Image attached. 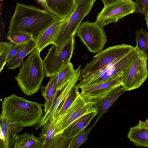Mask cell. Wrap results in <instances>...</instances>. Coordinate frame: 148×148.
I'll return each instance as SVG.
<instances>
[{"label": "cell", "instance_id": "cell-23", "mask_svg": "<svg viewBox=\"0 0 148 148\" xmlns=\"http://www.w3.org/2000/svg\"><path fill=\"white\" fill-rule=\"evenodd\" d=\"M79 88L78 84H76L73 87L69 95L61 105L57 111L55 117L56 118L55 123L60 119L70 106L76 97L79 93L78 91Z\"/></svg>", "mask_w": 148, "mask_h": 148}, {"label": "cell", "instance_id": "cell-12", "mask_svg": "<svg viewBox=\"0 0 148 148\" xmlns=\"http://www.w3.org/2000/svg\"><path fill=\"white\" fill-rule=\"evenodd\" d=\"M81 65L75 69L72 75L59 91L51 108L44 113L39 122L34 126L36 130L40 129L47 122L54 119L60 106L69 95L75 85L79 80L81 72Z\"/></svg>", "mask_w": 148, "mask_h": 148}, {"label": "cell", "instance_id": "cell-13", "mask_svg": "<svg viewBox=\"0 0 148 148\" xmlns=\"http://www.w3.org/2000/svg\"><path fill=\"white\" fill-rule=\"evenodd\" d=\"M125 71L107 81L81 88L80 96L86 102L95 101L116 87L122 85Z\"/></svg>", "mask_w": 148, "mask_h": 148}, {"label": "cell", "instance_id": "cell-26", "mask_svg": "<svg viewBox=\"0 0 148 148\" xmlns=\"http://www.w3.org/2000/svg\"><path fill=\"white\" fill-rule=\"evenodd\" d=\"M0 119V148H8L11 139L9 122L5 119Z\"/></svg>", "mask_w": 148, "mask_h": 148}, {"label": "cell", "instance_id": "cell-10", "mask_svg": "<svg viewBox=\"0 0 148 148\" xmlns=\"http://www.w3.org/2000/svg\"><path fill=\"white\" fill-rule=\"evenodd\" d=\"M95 102H86L79 93L60 119L55 124L53 136L62 133L72 123L82 116L95 111Z\"/></svg>", "mask_w": 148, "mask_h": 148}, {"label": "cell", "instance_id": "cell-2", "mask_svg": "<svg viewBox=\"0 0 148 148\" xmlns=\"http://www.w3.org/2000/svg\"><path fill=\"white\" fill-rule=\"evenodd\" d=\"M44 104L32 101L12 94L4 98L0 119L23 127L35 126L43 114Z\"/></svg>", "mask_w": 148, "mask_h": 148}, {"label": "cell", "instance_id": "cell-24", "mask_svg": "<svg viewBox=\"0 0 148 148\" xmlns=\"http://www.w3.org/2000/svg\"><path fill=\"white\" fill-rule=\"evenodd\" d=\"M135 33L136 46L148 59V32L142 28L136 30Z\"/></svg>", "mask_w": 148, "mask_h": 148}, {"label": "cell", "instance_id": "cell-31", "mask_svg": "<svg viewBox=\"0 0 148 148\" xmlns=\"http://www.w3.org/2000/svg\"><path fill=\"white\" fill-rule=\"evenodd\" d=\"M136 8L135 12L145 14L148 8V0H136Z\"/></svg>", "mask_w": 148, "mask_h": 148}, {"label": "cell", "instance_id": "cell-5", "mask_svg": "<svg viewBox=\"0 0 148 148\" xmlns=\"http://www.w3.org/2000/svg\"><path fill=\"white\" fill-rule=\"evenodd\" d=\"M95 0H83L77 3L74 9L61 27L55 38L56 54H59L64 47L76 35L83 18L89 13Z\"/></svg>", "mask_w": 148, "mask_h": 148}, {"label": "cell", "instance_id": "cell-6", "mask_svg": "<svg viewBox=\"0 0 148 148\" xmlns=\"http://www.w3.org/2000/svg\"><path fill=\"white\" fill-rule=\"evenodd\" d=\"M134 47L123 44L108 47L94 56L92 59L81 70L80 77L86 74L100 70L116 60L123 58Z\"/></svg>", "mask_w": 148, "mask_h": 148}, {"label": "cell", "instance_id": "cell-22", "mask_svg": "<svg viewBox=\"0 0 148 148\" xmlns=\"http://www.w3.org/2000/svg\"><path fill=\"white\" fill-rule=\"evenodd\" d=\"M55 123V118L53 120L47 122L43 125L38 138L41 143V148H48L53 136Z\"/></svg>", "mask_w": 148, "mask_h": 148}, {"label": "cell", "instance_id": "cell-4", "mask_svg": "<svg viewBox=\"0 0 148 148\" xmlns=\"http://www.w3.org/2000/svg\"><path fill=\"white\" fill-rule=\"evenodd\" d=\"M139 55L136 47L123 58L118 59L98 71L88 73L79 77V88L107 81L115 76L134 64Z\"/></svg>", "mask_w": 148, "mask_h": 148}, {"label": "cell", "instance_id": "cell-8", "mask_svg": "<svg viewBox=\"0 0 148 148\" xmlns=\"http://www.w3.org/2000/svg\"><path fill=\"white\" fill-rule=\"evenodd\" d=\"M76 35L81 39L89 51L98 53L103 49L107 42V37L103 28L95 21H87L81 23Z\"/></svg>", "mask_w": 148, "mask_h": 148}, {"label": "cell", "instance_id": "cell-17", "mask_svg": "<svg viewBox=\"0 0 148 148\" xmlns=\"http://www.w3.org/2000/svg\"><path fill=\"white\" fill-rule=\"evenodd\" d=\"M97 114V110L82 116L72 123L62 132L68 138H73L78 134L84 131L92 120Z\"/></svg>", "mask_w": 148, "mask_h": 148}, {"label": "cell", "instance_id": "cell-29", "mask_svg": "<svg viewBox=\"0 0 148 148\" xmlns=\"http://www.w3.org/2000/svg\"><path fill=\"white\" fill-rule=\"evenodd\" d=\"M13 43L10 42H2L0 43V72L3 69L7 63V60Z\"/></svg>", "mask_w": 148, "mask_h": 148}, {"label": "cell", "instance_id": "cell-36", "mask_svg": "<svg viewBox=\"0 0 148 148\" xmlns=\"http://www.w3.org/2000/svg\"><path fill=\"white\" fill-rule=\"evenodd\" d=\"M144 125L146 128L148 129V118L146 121L144 122Z\"/></svg>", "mask_w": 148, "mask_h": 148}, {"label": "cell", "instance_id": "cell-35", "mask_svg": "<svg viewBox=\"0 0 148 148\" xmlns=\"http://www.w3.org/2000/svg\"><path fill=\"white\" fill-rule=\"evenodd\" d=\"M144 15H145L144 18L146 21L147 27L148 29V8L147 12Z\"/></svg>", "mask_w": 148, "mask_h": 148}, {"label": "cell", "instance_id": "cell-11", "mask_svg": "<svg viewBox=\"0 0 148 148\" xmlns=\"http://www.w3.org/2000/svg\"><path fill=\"white\" fill-rule=\"evenodd\" d=\"M148 58L139 51V55L135 62L125 71L122 86L126 91L137 88L142 86L147 78Z\"/></svg>", "mask_w": 148, "mask_h": 148}, {"label": "cell", "instance_id": "cell-25", "mask_svg": "<svg viewBox=\"0 0 148 148\" xmlns=\"http://www.w3.org/2000/svg\"><path fill=\"white\" fill-rule=\"evenodd\" d=\"M75 71L73 64L70 62L58 73L56 92L59 91L70 79Z\"/></svg>", "mask_w": 148, "mask_h": 148}, {"label": "cell", "instance_id": "cell-33", "mask_svg": "<svg viewBox=\"0 0 148 148\" xmlns=\"http://www.w3.org/2000/svg\"><path fill=\"white\" fill-rule=\"evenodd\" d=\"M11 138L22 130L24 127L16 123H9Z\"/></svg>", "mask_w": 148, "mask_h": 148}, {"label": "cell", "instance_id": "cell-18", "mask_svg": "<svg viewBox=\"0 0 148 148\" xmlns=\"http://www.w3.org/2000/svg\"><path fill=\"white\" fill-rule=\"evenodd\" d=\"M41 143L33 133L17 134L11 138L8 148H41Z\"/></svg>", "mask_w": 148, "mask_h": 148}, {"label": "cell", "instance_id": "cell-19", "mask_svg": "<svg viewBox=\"0 0 148 148\" xmlns=\"http://www.w3.org/2000/svg\"><path fill=\"white\" fill-rule=\"evenodd\" d=\"M141 121L136 126L130 128L127 137L136 147H148V129Z\"/></svg>", "mask_w": 148, "mask_h": 148}, {"label": "cell", "instance_id": "cell-16", "mask_svg": "<svg viewBox=\"0 0 148 148\" xmlns=\"http://www.w3.org/2000/svg\"><path fill=\"white\" fill-rule=\"evenodd\" d=\"M67 18H58L35 39L36 47L40 52L47 46L53 44L55 38Z\"/></svg>", "mask_w": 148, "mask_h": 148}, {"label": "cell", "instance_id": "cell-7", "mask_svg": "<svg viewBox=\"0 0 148 148\" xmlns=\"http://www.w3.org/2000/svg\"><path fill=\"white\" fill-rule=\"evenodd\" d=\"M75 47V36L66 45L59 54H56V45L52 44L43 60L45 73L47 77L56 76L69 63Z\"/></svg>", "mask_w": 148, "mask_h": 148}, {"label": "cell", "instance_id": "cell-32", "mask_svg": "<svg viewBox=\"0 0 148 148\" xmlns=\"http://www.w3.org/2000/svg\"><path fill=\"white\" fill-rule=\"evenodd\" d=\"M27 42L18 44H14L11 47L7 59V63L11 58H12L25 45Z\"/></svg>", "mask_w": 148, "mask_h": 148}, {"label": "cell", "instance_id": "cell-9", "mask_svg": "<svg viewBox=\"0 0 148 148\" xmlns=\"http://www.w3.org/2000/svg\"><path fill=\"white\" fill-rule=\"evenodd\" d=\"M136 8L135 2L132 0H117L110 4L104 5L98 13L96 21L103 28L135 12Z\"/></svg>", "mask_w": 148, "mask_h": 148}, {"label": "cell", "instance_id": "cell-30", "mask_svg": "<svg viewBox=\"0 0 148 148\" xmlns=\"http://www.w3.org/2000/svg\"><path fill=\"white\" fill-rule=\"evenodd\" d=\"M96 123L95 122L87 130L80 133L75 137L73 138L69 148H77L85 142L88 139V135L92 128L95 126Z\"/></svg>", "mask_w": 148, "mask_h": 148}, {"label": "cell", "instance_id": "cell-14", "mask_svg": "<svg viewBox=\"0 0 148 148\" xmlns=\"http://www.w3.org/2000/svg\"><path fill=\"white\" fill-rule=\"evenodd\" d=\"M76 3V0H42L41 5L45 10L62 19L70 15Z\"/></svg>", "mask_w": 148, "mask_h": 148}, {"label": "cell", "instance_id": "cell-20", "mask_svg": "<svg viewBox=\"0 0 148 148\" xmlns=\"http://www.w3.org/2000/svg\"><path fill=\"white\" fill-rule=\"evenodd\" d=\"M58 74L50 77L46 86H42L40 88L42 95L45 99L44 104V113L48 111L52 107L58 93L56 92Z\"/></svg>", "mask_w": 148, "mask_h": 148}, {"label": "cell", "instance_id": "cell-28", "mask_svg": "<svg viewBox=\"0 0 148 148\" xmlns=\"http://www.w3.org/2000/svg\"><path fill=\"white\" fill-rule=\"evenodd\" d=\"M6 38L10 42L15 44L27 42L31 40H34L31 34L22 31L12 32L7 35Z\"/></svg>", "mask_w": 148, "mask_h": 148}, {"label": "cell", "instance_id": "cell-34", "mask_svg": "<svg viewBox=\"0 0 148 148\" xmlns=\"http://www.w3.org/2000/svg\"><path fill=\"white\" fill-rule=\"evenodd\" d=\"M104 5L110 4L117 0H101Z\"/></svg>", "mask_w": 148, "mask_h": 148}, {"label": "cell", "instance_id": "cell-21", "mask_svg": "<svg viewBox=\"0 0 148 148\" xmlns=\"http://www.w3.org/2000/svg\"><path fill=\"white\" fill-rule=\"evenodd\" d=\"M36 47V41L32 40L25 45L6 64L8 69L14 70L19 68L24 62V58Z\"/></svg>", "mask_w": 148, "mask_h": 148}, {"label": "cell", "instance_id": "cell-1", "mask_svg": "<svg viewBox=\"0 0 148 148\" xmlns=\"http://www.w3.org/2000/svg\"><path fill=\"white\" fill-rule=\"evenodd\" d=\"M58 19L37 7L17 3L10 19L7 35L12 32L22 31L31 34L35 40Z\"/></svg>", "mask_w": 148, "mask_h": 148}, {"label": "cell", "instance_id": "cell-15", "mask_svg": "<svg viewBox=\"0 0 148 148\" xmlns=\"http://www.w3.org/2000/svg\"><path fill=\"white\" fill-rule=\"evenodd\" d=\"M125 91L122 85H120L106 95L93 101L95 102L94 105L98 112L97 117L95 121L96 123L104 114L108 112L110 107Z\"/></svg>", "mask_w": 148, "mask_h": 148}, {"label": "cell", "instance_id": "cell-27", "mask_svg": "<svg viewBox=\"0 0 148 148\" xmlns=\"http://www.w3.org/2000/svg\"><path fill=\"white\" fill-rule=\"evenodd\" d=\"M73 139L62 132L53 136L48 148H69Z\"/></svg>", "mask_w": 148, "mask_h": 148}, {"label": "cell", "instance_id": "cell-3", "mask_svg": "<svg viewBox=\"0 0 148 148\" xmlns=\"http://www.w3.org/2000/svg\"><path fill=\"white\" fill-rule=\"evenodd\" d=\"M40 52L36 47L24 61L15 77L18 86L27 96L38 92L45 75Z\"/></svg>", "mask_w": 148, "mask_h": 148}]
</instances>
